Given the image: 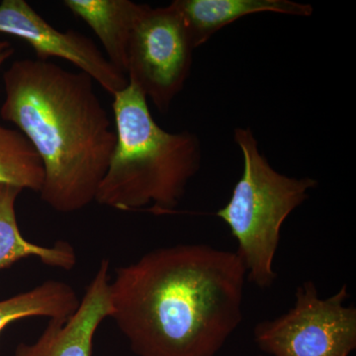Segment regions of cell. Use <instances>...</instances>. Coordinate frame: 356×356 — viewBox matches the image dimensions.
<instances>
[{
  "label": "cell",
  "mask_w": 356,
  "mask_h": 356,
  "mask_svg": "<svg viewBox=\"0 0 356 356\" xmlns=\"http://www.w3.org/2000/svg\"><path fill=\"white\" fill-rule=\"evenodd\" d=\"M245 280L236 252L158 248L116 268L110 318L138 356H216L242 323Z\"/></svg>",
  "instance_id": "1"
},
{
  "label": "cell",
  "mask_w": 356,
  "mask_h": 356,
  "mask_svg": "<svg viewBox=\"0 0 356 356\" xmlns=\"http://www.w3.org/2000/svg\"><path fill=\"white\" fill-rule=\"evenodd\" d=\"M95 83L86 72L39 58L14 60L3 74L0 117L38 154L39 194L56 212H77L95 201L114 151V122Z\"/></svg>",
  "instance_id": "2"
},
{
  "label": "cell",
  "mask_w": 356,
  "mask_h": 356,
  "mask_svg": "<svg viewBox=\"0 0 356 356\" xmlns=\"http://www.w3.org/2000/svg\"><path fill=\"white\" fill-rule=\"evenodd\" d=\"M116 144L95 202L119 211L173 214L200 170L195 134L159 127L137 86L112 96Z\"/></svg>",
  "instance_id": "3"
},
{
  "label": "cell",
  "mask_w": 356,
  "mask_h": 356,
  "mask_svg": "<svg viewBox=\"0 0 356 356\" xmlns=\"http://www.w3.org/2000/svg\"><path fill=\"white\" fill-rule=\"evenodd\" d=\"M234 140L243 154V172L229 202L215 213L238 242L250 282L270 288L277 278L274 259L281 229L293 211L317 187L311 177H291L274 170L261 153L250 128H236Z\"/></svg>",
  "instance_id": "4"
},
{
  "label": "cell",
  "mask_w": 356,
  "mask_h": 356,
  "mask_svg": "<svg viewBox=\"0 0 356 356\" xmlns=\"http://www.w3.org/2000/svg\"><path fill=\"white\" fill-rule=\"evenodd\" d=\"M348 285L327 298L313 281L297 288L286 313L255 325L259 350L271 356H350L356 348V308L348 306Z\"/></svg>",
  "instance_id": "5"
},
{
  "label": "cell",
  "mask_w": 356,
  "mask_h": 356,
  "mask_svg": "<svg viewBox=\"0 0 356 356\" xmlns=\"http://www.w3.org/2000/svg\"><path fill=\"white\" fill-rule=\"evenodd\" d=\"M195 49L175 3L147 6L134 28L127 58L128 83L165 113L184 89Z\"/></svg>",
  "instance_id": "6"
},
{
  "label": "cell",
  "mask_w": 356,
  "mask_h": 356,
  "mask_svg": "<svg viewBox=\"0 0 356 356\" xmlns=\"http://www.w3.org/2000/svg\"><path fill=\"white\" fill-rule=\"evenodd\" d=\"M0 33L25 41L39 60H67L111 96L127 88V76L110 64L92 39L74 30L58 31L25 0L0 2Z\"/></svg>",
  "instance_id": "7"
},
{
  "label": "cell",
  "mask_w": 356,
  "mask_h": 356,
  "mask_svg": "<svg viewBox=\"0 0 356 356\" xmlns=\"http://www.w3.org/2000/svg\"><path fill=\"white\" fill-rule=\"evenodd\" d=\"M109 261L102 259L76 312L67 320H50L33 343H19L14 356H92L95 332L112 313Z\"/></svg>",
  "instance_id": "8"
},
{
  "label": "cell",
  "mask_w": 356,
  "mask_h": 356,
  "mask_svg": "<svg viewBox=\"0 0 356 356\" xmlns=\"http://www.w3.org/2000/svg\"><path fill=\"white\" fill-rule=\"evenodd\" d=\"M64 6L89 26L102 43L110 64L127 76L133 30L149 6L131 0H65Z\"/></svg>",
  "instance_id": "9"
},
{
  "label": "cell",
  "mask_w": 356,
  "mask_h": 356,
  "mask_svg": "<svg viewBox=\"0 0 356 356\" xmlns=\"http://www.w3.org/2000/svg\"><path fill=\"white\" fill-rule=\"evenodd\" d=\"M184 16L195 49L204 44L225 26L250 15L273 13L310 16L313 7L290 0H175Z\"/></svg>",
  "instance_id": "10"
},
{
  "label": "cell",
  "mask_w": 356,
  "mask_h": 356,
  "mask_svg": "<svg viewBox=\"0 0 356 356\" xmlns=\"http://www.w3.org/2000/svg\"><path fill=\"white\" fill-rule=\"evenodd\" d=\"M22 192L19 187L0 184V270L16 262L37 257L44 266L70 270L76 264V254L69 243L58 241L51 247L36 245L21 234L15 203Z\"/></svg>",
  "instance_id": "11"
},
{
  "label": "cell",
  "mask_w": 356,
  "mask_h": 356,
  "mask_svg": "<svg viewBox=\"0 0 356 356\" xmlns=\"http://www.w3.org/2000/svg\"><path fill=\"white\" fill-rule=\"evenodd\" d=\"M79 305L74 288L63 281H44L29 291L0 301V337L9 325L22 318L67 320Z\"/></svg>",
  "instance_id": "12"
},
{
  "label": "cell",
  "mask_w": 356,
  "mask_h": 356,
  "mask_svg": "<svg viewBox=\"0 0 356 356\" xmlns=\"http://www.w3.org/2000/svg\"><path fill=\"white\" fill-rule=\"evenodd\" d=\"M44 168L38 154L17 129L0 124V184L40 192Z\"/></svg>",
  "instance_id": "13"
},
{
  "label": "cell",
  "mask_w": 356,
  "mask_h": 356,
  "mask_svg": "<svg viewBox=\"0 0 356 356\" xmlns=\"http://www.w3.org/2000/svg\"><path fill=\"white\" fill-rule=\"evenodd\" d=\"M14 53H15V49L10 42L6 41V40L0 41V69L6 60L13 57Z\"/></svg>",
  "instance_id": "14"
},
{
  "label": "cell",
  "mask_w": 356,
  "mask_h": 356,
  "mask_svg": "<svg viewBox=\"0 0 356 356\" xmlns=\"http://www.w3.org/2000/svg\"><path fill=\"white\" fill-rule=\"evenodd\" d=\"M259 356H262V355H259Z\"/></svg>",
  "instance_id": "15"
}]
</instances>
